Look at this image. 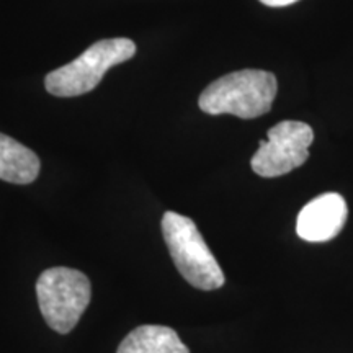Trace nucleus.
Instances as JSON below:
<instances>
[{"mask_svg": "<svg viewBox=\"0 0 353 353\" xmlns=\"http://www.w3.org/2000/svg\"><path fill=\"white\" fill-rule=\"evenodd\" d=\"M276 88V77L272 72L237 70L211 82L201 92L198 105L208 114L228 113L242 120H252L270 112Z\"/></svg>", "mask_w": 353, "mask_h": 353, "instance_id": "nucleus-1", "label": "nucleus"}, {"mask_svg": "<svg viewBox=\"0 0 353 353\" xmlns=\"http://www.w3.org/2000/svg\"><path fill=\"white\" fill-rule=\"evenodd\" d=\"M162 234L176 270L190 285L203 291L218 290L224 285V273L195 221L167 211L162 218Z\"/></svg>", "mask_w": 353, "mask_h": 353, "instance_id": "nucleus-2", "label": "nucleus"}, {"mask_svg": "<svg viewBox=\"0 0 353 353\" xmlns=\"http://www.w3.org/2000/svg\"><path fill=\"white\" fill-rule=\"evenodd\" d=\"M136 54L134 41L128 38L101 39L92 44L72 63L52 70L44 79L51 95L79 97L99 85L105 72L113 65L130 61Z\"/></svg>", "mask_w": 353, "mask_h": 353, "instance_id": "nucleus-3", "label": "nucleus"}, {"mask_svg": "<svg viewBox=\"0 0 353 353\" xmlns=\"http://www.w3.org/2000/svg\"><path fill=\"white\" fill-rule=\"evenodd\" d=\"M37 294L46 324L56 332L68 334L90 303V280L74 268H48L38 278Z\"/></svg>", "mask_w": 353, "mask_h": 353, "instance_id": "nucleus-4", "label": "nucleus"}, {"mask_svg": "<svg viewBox=\"0 0 353 353\" xmlns=\"http://www.w3.org/2000/svg\"><path fill=\"white\" fill-rule=\"evenodd\" d=\"M267 138V141H260L250 165L257 175L273 179L290 174L307 161L314 131L303 121L286 120L270 128Z\"/></svg>", "mask_w": 353, "mask_h": 353, "instance_id": "nucleus-5", "label": "nucleus"}, {"mask_svg": "<svg viewBox=\"0 0 353 353\" xmlns=\"http://www.w3.org/2000/svg\"><path fill=\"white\" fill-rule=\"evenodd\" d=\"M347 214V203L339 193H322L299 211L296 232L307 242L330 241L342 231Z\"/></svg>", "mask_w": 353, "mask_h": 353, "instance_id": "nucleus-6", "label": "nucleus"}, {"mask_svg": "<svg viewBox=\"0 0 353 353\" xmlns=\"http://www.w3.org/2000/svg\"><path fill=\"white\" fill-rule=\"evenodd\" d=\"M39 159L32 149L0 132V179L3 182L28 185L39 175Z\"/></svg>", "mask_w": 353, "mask_h": 353, "instance_id": "nucleus-7", "label": "nucleus"}, {"mask_svg": "<svg viewBox=\"0 0 353 353\" xmlns=\"http://www.w3.org/2000/svg\"><path fill=\"white\" fill-rule=\"evenodd\" d=\"M117 353H190L179 334L167 325H139L123 339Z\"/></svg>", "mask_w": 353, "mask_h": 353, "instance_id": "nucleus-8", "label": "nucleus"}, {"mask_svg": "<svg viewBox=\"0 0 353 353\" xmlns=\"http://www.w3.org/2000/svg\"><path fill=\"white\" fill-rule=\"evenodd\" d=\"M260 2L268 7H286V6H291V3L298 2V0H260Z\"/></svg>", "mask_w": 353, "mask_h": 353, "instance_id": "nucleus-9", "label": "nucleus"}]
</instances>
